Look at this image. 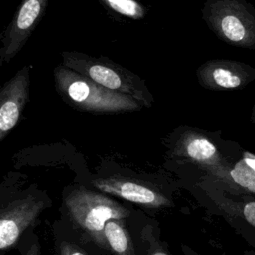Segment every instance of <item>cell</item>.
Segmentation results:
<instances>
[{"instance_id": "6da1fadb", "label": "cell", "mask_w": 255, "mask_h": 255, "mask_svg": "<svg viewBox=\"0 0 255 255\" xmlns=\"http://www.w3.org/2000/svg\"><path fill=\"white\" fill-rule=\"evenodd\" d=\"M54 82L62 100L81 112L118 114L139 111L143 108L132 97L108 90L62 64L54 69Z\"/></svg>"}, {"instance_id": "7a4b0ae2", "label": "cell", "mask_w": 255, "mask_h": 255, "mask_svg": "<svg viewBox=\"0 0 255 255\" xmlns=\"http://www.w3.org/2000/svg\"><path fill=\"white\" fill-rule=\"evenodd\" d=\"M62 65L91 79L104 88L132 97L142 107L151 108L153 96L137 75L105 57H92L77 51L61 54Z\"/></svg>"}, {"instance_id": "3957f363", "label": "cell", "mask_w": 255, "mask_h": 255, "mask_svg": "<svg viewBox=\"0 0 255 255\" xmlns=\"http://www.w3.org/2000/svg\"><path fill=\"white\" fill-rule=\"evenodd\" d=\"M73 224L99 247L108 249L104 227L111 219L128 217L130 210L106 196L84 186L73 188L64 199Z\"/></svg>"}, {"instance_id": "277c9868", "label": "cell", "mask_w": 255, "mask_h": 255, "mask_svg": "<svg viewBox=\"0 0 255 255\" xmlns=\"http://www.w3.org/2000/svg\"><path fill=\"white\" fill-rule=\"evenodd\" d=\"M202 18L223 42L255 49V9L244 0H207Z\"/></svg>"}, {"instance_id": "5b68a950", "label": "cell", "mask_w": 255, "mask_h": 255, "mask_svg": "<svg viewBox=\"0 0 255 255\" xmlns=\"http://www.w3.org/2000/svg\"><path fill=\"white\" fill-rule=\"evenodd\" d=\"M172 154L197 165L216 182H221L225 178L229 168L237 159L224 155L212 140L194 130H186L179 135Z\"/></svg>"}, {"instance_id": "8992f818", "label": "cell", "mask_w": 255, "mask_h": 255, "mask_svg": "<svg viewBox=\"0 0 255 255\" xmlns=\"http://www.w3.org/2000/svg\"><path fill=\"white\" fill-rule=\"evenodd\" d=\"M213 187L206 191L213 207L229 223L252 250H255V196L233 194L210 179Z\"/></svg>"}, {"instance_id": "52a82bcc", "label": "cell", "mask_w": 255, "mask_h": 255, "mask_svg": "<svg viewBox=\"0 0 255 255\" xmlns=\"http://www.w3.org/2000/svg\"><path fill=\"white\" fill-rule=\"evenodd\" d=\"M49 0H22L1 37L0 65L8 64L23 49L45 14Z\"/></svg>"}, {"instance_id": "ba28073f", "label": "cell", "mask_w": 255, "mask_h": 255, "mask_svg": "<svg viewBox=\"0 0 255 255\" xmlns=\"http://www.w3.org/2000/svg\"><path fill=\"white\" fill-rule=\"evenodd\" d=\"M43 199L28 195L13 200L0 211V250L8 251L20 240L22 234L31 226L45 209Z\"/></svg>"}, {"instance_id": "9c48e42d", "label": "cell", "mask_w": 255, "mask_h": 255, "mask_svg": "<svg viewBox=\"0 0 255 255\" xmlns=\"http://www.w3.org/2000/svg\"><path fill=\"white\" fill-rule=\"evenodd\" d=\"M94 187L128 201L148 208H160L170 205L169 199L154 185L141 180L112 175L92 181Z\"/></svg>"}, {"instance_id": "30bf717a", "label": "cell", "mask_w": 255, "mask_h": 255, "mask_svg": "<svg viewBox=\"0 0 255 255\" xmlns=\"http://www.w3.org/2000/svg\"><path fill=\"white\" fill-rule=\"evenodd\" d=\"M31 66L22 67L0 89V141L17 126L29 99Z\"/></svg>"}, {"instance_id": "8fae6325", "label": "cell", "mask_w": 255, "mask_h": 255, "mask_svg": "<svg viewBox=\"0 0 255 255\" xmlns=\"http://www.w3.org/2000/svg\"><path fill=\"white\" fill-rule=\"evenodd\" d=\"M200 86L211 91L237 90L255 79V70L243 63L230 60H211L196 71Z\"/></svg>"}, {"instance_id": "7c38bea8", "label": "cell", "mask_w": 255, "mask_h": 255, "mask_svg": "<svg viewBox=\"0 0 255 255\" xmlns=\"http://www.w3.org/2000/svg\"><path fill=\"white\" fill-rule=\"evenodd\" d=\"M222 185L229 193L255 195V154L242 151L229 168Z\"/></svg>"}, {"instance_id": "4fadbf2b", "label": "cell", "mask_w": 255, "mask_h": 255, "mask_svg": "<svg viewBox=\"0 0 255 255\" xmlns=\"http://www.w3.org/2000/svg\"><path fill=\"white\" fill-rule=\"evenodd\" d=\"M108 250L115 255H136L128 228L123 219H111L104 227Z\"/></svg>"}, {"instance_id": "5bb4252c", "label": "cell", "mask_w": 255, "mask_h": 255, "mask_svg": "<svg viewBox=\"0 0 255 255\" xmlns=\"http://www.w3.org/2000/svg\"><path fill=\"white\" fill-rule=\"evenodd\" d=\"M109 10L132 20L145 17V8L136 0H99Z\"/></svg>"}, {"instance_id": "9a60e30c", "label": "cell", "mask_w": 255, "mask_h": 255, "mask_svg": "<svg viewBox=\"0 0 255 255\" xmlns=\"http://www.w3.org/2000/svg\"><path fill=\"white\" fill-rule=\"evenodd\" d=\"M60 255H88L86 251L75 243L62 241L59 246Z\"/></svg>"}, {"instance_id": "2e32d148", "label": "cell", "mask_w": 255, "mask_h": 255, "mask_svg": "<svg viewBox=\"0 0 255 255\" xmlns=\"http://www.w3.org/2000/svg\"><path fill=\"white\" fill-rule=\"evenodd\" d=\"M147 255H171L168 250L164 247H162L160 244L157 243H153L148 251H147Z\"/></svg>"}, {"instance_id": "e0dca14e", "label": "cell", "mask_w": 255, "mask_h": 255, "mask_svg": "<svg viewBox=\"0 0 255 255\" xmlns=\"http://www.w3.org/2000/svg\"><path fill=\"white\" fill-rule=\"evenodd\" d=\"M22 255H41V246L38 240H35Z\"/></svg>"}, {"instance_id": "ac0fdd59", "label": "cell", "mask_w": 255, "mask_h": 255, "mask_svg": "<svg viewBox=\"0 0 255 255\" xmlns=\"http://www.w3.org/2000/svg\"><path fill=\"white\" fill-rule=\"evenodd\" d=\"M244 255H255V250L247 249L244 251Z\"/></svg>"}, {"instance_id": "d6986e66", "label": "cell", "mask_w": 255, "mask_h": 255, "mask_svg": "<svg viewBox=\"0 0 255 255\" xmlns=\"http://www.w3.org/2000/svg\"><path fill=\"white\" fill-rule=\"evenodd\" d=\"M252 118H253V121L255 122V106H254V109H253V112H252Z\"/></svg>"}, {"instance_id": "ffe728a7", "label": "cell", "mask_w": 255, "mask_h": 255, "mask_svg": "<svg viewBox=\"0 0 255 255\" xmlns=\"http://www.w3.org/2000/svg\"><path fill=\"white\" fill-rule=\"evenodd\" d=\"M188 255H197V254L194 253L193 251H189V252H188Z\"/></svg>"}, {"instance_id": "44dd1931", "label": "cell", "mask_w": 255, "mask_h": 255, "mask_svg": "<svg viewBox=\"0 0 255 255\" xmlns=\"http://www.w3.org/2000/svg\"><path fill=\"white\" fill-rule=\"evenodd\" d=\"M254 196H255V195H254Z\"/></svg>"}]
</instances>
